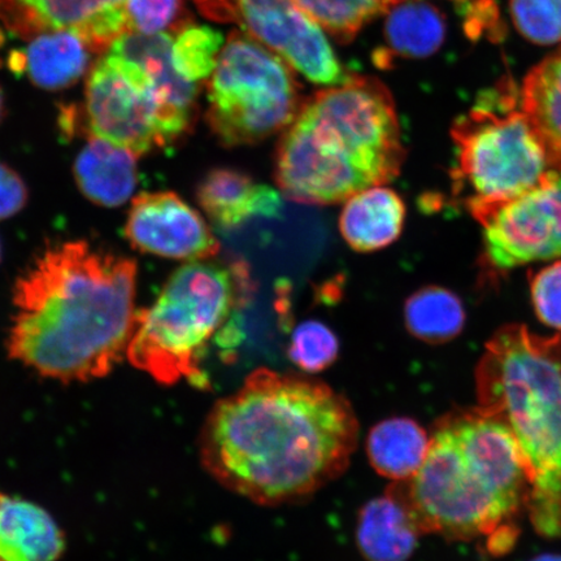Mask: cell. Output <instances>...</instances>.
<instances>
[{
  "label": "cell",
  "instance_id": "obj_12",
  "mask_svg": "<svg viewBox=\"0 0 561 561\" xmlns=\"http://www.w3.org/2000/svg\"><path fill=\"white\" fill-rule=\"evenodd\" d=\"M125 237L138 251L173 261H207L220 251V243L198 210L171 192L136 196Z\"/></svg>",
  "mask_w": 561,
  "mask_h": 561
},
{
  "label": "cell",
  "instance_id": "obj_13",
  "mask_svg": "<svg viewBox=\"0 0 561 561\" xmlns=\"http://www.w3.org/2000/svg\"><path fill=\"white\" fill-rule=\"evenodd\" d=\"M126 0H0V21L21 39L39 34L72 31L93 51L107 50L128 33Z\"/></svg>",
  "mask_w": 561,
  "mask_h": 561
},
{
  "label": "cell",
  "instance_id": "obj_5",
  "mask_svg": "<svg viewBox=\"0 0 561 561\" xmlns=\"http://www.w3.org/2000/svg\"><path fill=\"white\" fill-rule=\"evenodd\" d=\"M479 410L501 420L528 472L526 510L538 533L561 536V333L500 329L477 368Z\"/></svg>",
  "mask_w": 561,
  "mask_h": 561
},
{
  "label": "cell",
  "instance_id": "obj_4",
  "mask_svg": "<svg viewBox=\"0 0 561 561\" xmlns=\"http://www.w3.org/2000/svg\"><path fill=\"white\" fill-rule=\"evenodd\" d=\"M396 103L381 81L350 77L301 104L276 150L275 179L293 202L332 206L401 173Z\"/></svg>",
  "mask_w": 561,
  "mask_h": 561
},
{
  "label": "cell",
  "instance_id": "obj_17",
  "mask_svg": "<svg viewBox=\"0 0 561 561\" xmlns=\"http://www.w3.org/2000/svg\"><path fill=\"white\" fill-rule=\"evenodd\" d=\"M95 54L88 42L72 31L39 34L24 50L12 53L10 68L25 73L45 90H61L85 75Z\"/></svg>",
  "mask_w": 561,
  "mask_h": 561
},
{
  "label": "cell",
  "instance_id": "obj_11",
  "mask_svg": "<svg viewBox=\"0 0 561 561\" xmlns=\"http://www.w3.org/2000/svg\"><path fill=\"white\" fill-rule=\"evenodd\" d=\"M483 234V256L503 272L561 257V174L501 202L468 207Z\"/></svg>",
  "mask_w": 561,
  "mask_h": 561
},
{
  "label": "cell",
  "instance_id": "obj_27",
  "mask_svg": "<svg viewBox=\"0 0 561 561\" xmlns=\"http://www.w3.org/2000/svg\"><path fill=\"white\" fill-rule=\"evenodd\" d=\"M287 354L304 374H320L332 367L339 357L340 342L331 328L310 320L293 332Z\"/></svg>",
  "mask_w": 561,
  "mask_h": 561
},
{
  "label": "cell",
  "instance_id": "obj_1",
  "mask_svg": "<svg viewBox=\"0 0 561 561\" xmlns=\"http://www.w3.org/2000/svg\"><path fill=\"white\" fill-rule=\"evenodd\" d=\"M359 421L345 397L316 378L257 368L219 399L203 424L201 465L259 506L307 500L346 472Z\"/></svg>",
  "mask_w": 561,
  "mask_h": 561
},
{
  "label": "cell",
  "instance_id": "obj_2",
  "mask_svg": "<svg viewBox=\"0 0 561 561\" xmlns=\"http://www.w3.org/2000/svg\"><path fill=\"white\" fill-rule=\"evenodd\" d=\"M137 264L83 241L35 259L13 289L7 348L13 360L60 382L111 374L136 325Z\"/></svg>",
  "mask_w": 561,
  "mask_h": 561
},
{
  "label": "cell",
  "instance_id": "obj_23",
  "mask_svg": "<svg viewBox=\"0 0 561 561\" xmlns=\"http://www.w3.org/2000/svg\"><path fill=\"white\" fill-rule=\"evenodd\" d=\"M520 100L552 167L561 174V47L526 76Z\"/></svg>",
  "mask_w": 561,
  "mask_h": 561
},
{
  "label": "cell",
  "instance_id": "obj_32",
  "mask_svg": "<svg viewBox=\"0 0 561 561\" xmlns=\"http://www.w3.org/2000/svg\"><path fill=\"white\" fill-rule=\"evenodd\" d=\"M398 0H394V3ZM460 5L462 15L466 19L467 31L473 37H480L483 33H496L497 9L494 0H454Z\"/></svg>",
  "mask_w": 561,
  "mask_h": 561
},
{
  "label": "cell",
  "instance_id": "obj_8",
  "mask_svg": "<svg viewBox=\"0 0 561 561\" xmlns=\"http://www.w3.org/2000/svg\"><path fill=\"white\" fill-rule=\"evenodd\" d=\"M207 122L222 146L263 142L284 131L301 107L289 67L255 38L230 35L208 82Z\"/></svg>",
  "mask_w": 561,
  "mask_h": 561
},
{
  "label": "cell",
  "instance_id": "obj_18",
  "mask_svg": "<svg viewBox=\"0 0 561 561\" xmlns=\"http://www.w3.org/2000/svg\"><path fill=\"white\" fill-rule=\"evenodd\" d=\"M138 158L124 147L91 136L75 161L76 184L95 205L121 207L136 191Z\"/></svg>",
  "mask_w": 561,
  "mask_h": 561
},
{
  "label": "cell",
  "instance_id": "obj_9",
  "mask_svg": "<svg viewBox=\"0 0 561 561\" xmlns=\"http://www.w3.org/2000/svg\"><path fill=\"white\" fill-rule=\"evenodd\" d=\"M83 114L90 136L138 157L180 140L150 77L114 54L108 53L91 69Z\"/></svg>",
  "mask_w": 561,
  "mask_h": 561
},
{
  "label": "cell",
  "instance_id": "obj_16",
  "mask_svg": "<svg viewBox=\"0 0 561 561\" xmlns=\"http://www.w3.org/2000/svg\"><path fill=\"white\" fill-rule=\"evenodd\" d=\"M66 536L39 504L0 493V561H58Z\"/></svg>",
  "mask_w": 561,
  "mask_h": 561
},
{
  "label": "cell",
  "instance_id": "obj_10",
  "mask_svg": "<svg viewBox=\"0 0 561 561\" xmlns=\"http://www.w3.org/2000/svg\"><path fill=\"white\" fill-rule=\"evenodd\" d=\"M203 15L240 24L318 85H341L350 77L320 26L293 0H196Z\"/></svg>",
  "mask_w": 561,
  "mask_h": 561
},
{
  "label": "cell",
  "instance_id": "obj_26",
  "mask_svg": "<svg viewBox=\"0 0 561 561\" xmlns=\"http://www.w3.org/2000/svg\"><path fill=\"white\" fill-rule=\"evenodd\" d=\"M221 47L222 35L213 27L186 26L173 39V65L186 80L201 83L213 75Z\"/></svg>",
  "mask_w": 561,
  "mask_h": 561
},
{
  "label": "cell",
  "instance_id": "obj_28",
  "mask_svg": "<svg viewBox=\"0 0 561 561\" xmlns=\"http://www.w3.org/2000/svg\"><path fill=\"white\" fill-rule=\"evenodd\" d=\"M517 31L539 45L561 41V0H511Z\"/></svg>",
  "mask_w": 561,
  "mask_h": 561
},
{
  "label": "cell",
  "instance_id": "obj_24",
  "mask_svg": "<svg viewBox=\"0 0 561 561\" xmlns=\"http://www.w3.org/2000/svg\"><path fill=\"white\" fill-rule=\"evenodd\" d=\"M404 320L407 329L417 340L440 345L461 333L466 310L453 291L440 286H426L407 299Z\"/></svg>",
  "mask_w": 561,
  "mask_h": 561
},
{
  "label": "cell",
  "instance_id": "obj_31",
  "mask_svg": "<svg viewBox=\"0 0 561 561\" xmlns=\"http://www.w3.org/2000/svg\"><path fill=\"white\" fill-rule=\"evenodd\" d=\"M27 198L30 194L23 179L12 168L0 163V220L18 215Z\"/></svg>",
  "mask_w": 561,
  "mask_h": 561
},
{
  "label": "cell",
  "instance_id": "obj_22",
  "mask_svg": "<svg viewBox=\"0 0 561 561\" xmlns=\"http://www.w3.org/2000/svg\"><path fill=\"white\" fill-rule=\"evenodd\" d=\"M431 437L409 417H391L368 433L366 448L371 468L394 482L412 479L424 465Z\"/></svg>",
  "mask_w": 561,
  "mask_h": 561
},
{
  "label": "cell",
  "instance_id": "obj_19",
  "mask_svg": "<svg viewBox=\"0 0 561 561\" xmlns=\"http://www.w3.org/2000/svg\"><path fill=\"white\" fill-rule=\"evenodd\" d=\"M423 535L409 508L386 490L364 506L356 523V545L367 561H407Z\"/></svg>",
  "mask_w": 561,
  "mask_h": 561
},
{
  "label": "cell",
  "instance_id": "obj_7",
  "mask_svg": "<svg viewBox=\"0 0 561 561\" xmlns=\"http://www.w3.org/2000/svg\"><path fill=\"white\" fill-rule=\"evenodd\" d=\"M451 136L458 150L455 187L467 193V208L515 198L559 173L514 83L482 95Z\"/></svg>",
  "mask_w": 561,
  "mask_h": 561
},
{
  "label": "cell",
  "instance_id": "obj_34",
  "mask_svg": "<svg viewBox=\"0 0 561 561\" xmlns=\"http://www.w3.org/2000/svg\"><path fill=\"white\" fill-rule=\"evenodd\" d=\"M3 112H4L3 94H2V90H0V121H2Z\"/></svg>",
  "mask_w": 561,
  "mask_h": 561
},
{
  "label": "cell",
  "instance_id": "obj_29",
  "mask_svg": "<svg viewBox=\"0 0 561 561\" xmlns=\"http://www.w3.org/2000/svg\"><path fill=\"white\" fill-rule=\"evenodd\" d=\"M181 0H126L128 32L157 34L165 32L181 11Z\"/></svg>",
  "mask_w": 561,
  "mask_h": 561
},
{
  "label": "cell",
  "instance_id": "obj_21",
  "mask_svg": "<svg viewBox=\"0 0 561 561\" xmlns=\"http://www.w3.org/2000/svg\"><path fill=\"white\" fill-rule=\"evenodd\" d=\"M386 13V48L376 55L378 65L386 67L392 58H426L444 44L445 18L436 7L421 0H398Z\"/></svg>",
  "mask_w": 561,
  "mask_h": 561
},
{
  "label": "cell",
  "instance_id": "obj_3",
  "mask_svg": "<svg viewBox=\"0 0 561 561\" xmlns=\"http://www.w3.org/2000/svg\"><path fill=\"white\" fill-rule=\"evenodd\" d=\"M389 489L423 535L486 537L500 552L514 541L512 522L529 497L516 439L501 420L479 409L440 421L419 472Z\"/></svg>",
  "mask_w": 561,
  "mask_h": 561
},
{
  "label": "cell",
  "instance_id": "obj_25",
  "mask_svg": "<svg viewBox=\"0 0 561 561\" xmlns=\"http://www.w3.org/2000/svg\"><path fill=\"white\" fill-rule=\"evenodd\" d=\"M308 18L342 39L354 38L364 24L388 11L394 0H293Z\"/></svg>",
  "mask_w": 561,
  "mask_h": 561
},
{
  "label": "cell",
  "instance_id": "obj_15",
  "mask_svg": "<svg viewBox=\"0 0 561 561\" xmlns=\"http://www.w3.org/2000/svg\"><path fill=\"white\" fill-rule=\"evenodd\" d=\"M199 206L221 230L242 226L252 217H279L283 201L275 188L256 184L251 175L231 168H216L199 182Z\"/></svg>",
  "mask_w": 561,
  "mask_h": 561
},
{
  "label": "cell",
  "instance_id": "obj_33",
  "mask_svg": "<svg viewBox=\"0 0 561 561\" xmlns=\"http://www.w3.org/2000/svg\"><path fill=\"white\" fill-rule=\"evenodd\" d=\"M530 561H561V556H556V553H543V556H539Z\"/></svg>",
  "mask_w": 561,
  "mask_h": 561
},
{
  "label": "cell",
  "instance_id": "obj_20",
  "mask_svg": "<svg viewBox=\"0 0 561 561\" xmlns=\"http://www.w3.org/2000/svg\"><path fill=\"white\" fill-rule=\"evenodd\" d=\"M405 205L391 188L375 186L346 201L340 229L350 248L357 252H375L388 248L404 228Z\"/></svg>",
  "mask_w": 561,
  "mask_h": 561
},
{
  "label": "cell",
  "instance_id": "obj_14",
  "mask_svg": "<svg viewBox=\"0 0 561 561\" xmlns=\"http://www.w3.org/2000/svg\"><path fill=\"white\" fill-rule=\"evenodd\" d=\"M172 46L170 33L128 32L110 46L108 53L135 62L150 77L175 130L184 138L193 131L198 115L201 83L179 73L173 65Z\"/></svg>",
  "mask_w": 561,
  "mask_h": 561
},
{
  "label": "cell",
  "instance_id": "obj_30",
  "mask_svg": "<svg viewBox=\"0 0 561 561\" xmlns=\"http://www.w3.org/2000/svg\"><path fill=\"white\" fill-rule=\"evenodd\" d=\"M530 291L538 319L561 333V262L533 276Z\"/></svg>",
  "mask_w": 561,
  "mask_h": 561
},
{
  "label": "cell",
  "instance_id": "obj_6",
  "mask_svg": "<svg viewBox=\"0 0 561 561\" xmlns=\"http://www.w3.org/2000/svg\"><path fill=\"white\" fill-rule=\"evenodd\" d=\"M252 280L242 262H193L175 271L152 307L137 312L126 357L160 385L208 380L201 368L208 343L248 301Z\"/></svg>",
  "mask_w": 561,
  "mask_h": 561
}]
</instances>
